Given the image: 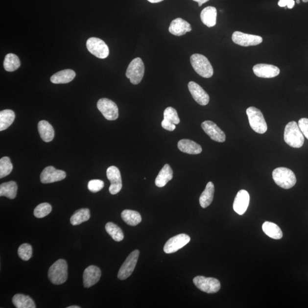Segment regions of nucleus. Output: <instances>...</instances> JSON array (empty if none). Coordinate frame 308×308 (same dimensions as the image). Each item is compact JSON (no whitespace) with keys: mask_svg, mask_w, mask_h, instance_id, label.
<instances>
[{"mask_svg":"<svg viewBox=\"0 0 308 308\" xmlns=\"http://www.w3.org/2000/svg\"><path fill=\"white\" fill-rule=\"evenodd\" d=\"M123 220L131 226H136L142 221L140 213L137 211L125 210L121 213Z\"/></svg>","mask_w":308,"mask_h":308,"instance_id":"nucleus-29","label":"nucleus"},{"mask_svg":"<svg viewBox=\"0 0 308 308\" xmlns=\"http://www.w3.org/2000/svg\"><path fill=\"white\" fill-rule=\"evenodd\" d=\"M295 2L294 0H280L278 5L280 7H288L289 9H292L295 6Z\"/></svg>","mask_w":308,"mask_h":308,"instance_id":"nucleus-42","label":"nucleus"},{"mask_svg":"<svg viewBox=\"0 0 308 308\" xmlns=\"http://www.w3.org/2000/svg\"><path fill=\"white\" fill-rule=\"evenodd\" d=\"M190 61L195 71L201 77L210 78L213 74V69L207 58L200 54H192Z\"/></svg>","mask_w":308,"mask_h":308,"instance_id":"nucleus-4","label":"nucleus"},{"mask_svg":"<svg viewBox=\"0 0 308 308\" xmlns=\"http://www.w3.org/2000/svg\"><path fill=\"white\" fill-rule=\"evenodd\" d=\"M191 240L189 235L182 234L169 238L166 242L164 247V251L166 254H172L185 247Z\"/></svg>","mask_w":308,"mask_h":308,"instance_id":"nucleus-12","label":"nucleus"},{"mask_svg":"<svg viewBox=\"0 0 308 308\" xmlns=\"http://www.w3.org/2000/svg\"><path fill=\"white\" fill-rule=\"evenodd\" d=\"M284 139L289 146L293 148H300L304 143V136L299 124L295 121L289 122L285 128Z\"/></svg>","mask_w":308,"mask_h":308,"instance_id":"nucleus-1","label":"nucleus"},{"mask_svg":"<svg viewBox=\"0 0 308 308\" xmlns=\"http://www.w3.org/2000/svg\"><path fill=\"white\" fill-rule=\"evenodd\" d=\"M38 130L41 139L46 142H50L54 137V130L53 126L46 120H41L38 124Z\"/></svg>","mask_w":308,"mask_h":308,"instance_id":"nucleus-24","label":"nucleus"},{"mask_svg":"<svg viewBox=\"0 0 308 308\" xmlns=\"http://www.w3.org/2000/svg\"><path fill=\"white\" fill-rule=\"evenodd\" d=\"M178 147L183 153L197 155L202 153V148L194 141L189 140H182L179 141Z\"/></svg>","mask_w":308,"mask_h":308,"instance_id":"nucleus-21","label":"nucleus"},{"mask_svg":"<svg viewBox=\"0 0 308 308\" xmlns=\"http://www.w3.org/2000/svg\"><path fill=\"white\" fill-rule=\"evenodd\" d=\"M67 174L60 169H55L53 166H49L44 169L40 175V181L44 184L51 183L64 180Z\"/></svg>","mask_w":308,"mask_h":308,"instance_id":"nucleus-14","label":"nucleus"},{"mask_svg":"<svg viewBox=\"0 0 308 308\" xmlns=\"http://www.w3.org/2000/svg\"><path fill=\"white\" fill-rule=\"evenodd\" d=\"M140 256L139 250H135L129 255L125 261L119 269L118 278L121 280H126L132 274L136 268L138 258Z\"/></svg>","mask_w":308,"mask_h":308,"instance_id":"nucleus-9","label":"nucleus"},{"mask_svg":"<svg viewBox=\"0 0 308 308\" xmlns=\"http://www.w3.org/2000/svg\"><path fill=\"white\" fill-rule=\"evenodd\" d=\"M13 165L9 157H5L0 159V178H3L10 174Z\"/></svg>","mask_w":308,"mask_h":308,"instance_id":"nucleus-35","label":"nucleus"},{"mask_svg":"<svg viewBox=\"0 0 308 308\" xmlns=\"http://www.w3.org/2000/svg\"><path fill=\"white\" fill-rule=\"evenodd\" d=\"M250 196L248 192L244 190H240L235 197L233 208L237 213L242 215L248 209L250 203Z\"/></svg>","mask_w":308,"mask_h":308,"instance_id":"nucleus-18","label":"nucleus"},{"mask_svg":"<svg viewBox=\"0 0 308 308\" xmlns=\"http://www.w3.org/2000/svg\"><path fill=\"white\" fill-rule=\"evenodd\" d=\"M200 19L207 26H214L216 24L217 9L213 6L206 7L200 13Z\"/></svg>","mask_w":308,"mask_h":308,"instance_id":"nucleus-23","label":"nucleus"},{"mask_svg":"<svg viewBox=\"0 0 308 308\" xmlns=\"http://www.w3.org/2000/svg\"><path fill=\"white\" fill-rule=\"evenodd\" d=\"M101 271L100 269L95 265L88 266L85 270L83 280L84 286L85 288H90L97 283L101 278Z\"/></svg>","mask_w":308,"mask_h":308,"instance_id":"nucleus-19","label":"nucleus"},{"mask_svg":"<svg viewBox=\"0 0 308 308\" xmlns=\"http://www.w3.org/2000/svg\"><path fill=\"white\" fill-rule=\"evenodd\" d=\"M89 191L92 192H97L104 188V182L101 180L93 179L89 181L88 186Z\"/></svg>","mask_w":308,"mask_h":308,"instance_id":"nucleus-39","label":"nucleus"},{"mask_svg":"<svg viewBox=\"0 0 308 308\" xmlns=\"http://www.w3.org/2000/svg\"><path fill=\"white\" fill-rule=\"evenodd\" d=\"M232 40L235 44L245 47L257 46L262 42V38L261 36L245 34L238 31L233 34Z\"/></svg>","mask_w":308,"mask_h":308,"instance_id":"nucleus-11","label":"nucleus"},{"mask_svg":"<svg viewBox=\"0 0 308 308\" xmlns=\"http://www.w3.org/2000/svg\"><path fill=\"white\" fill-rule=\"evenodd\" d=\"M246 112L252 130L259 134L265 133L268 129L267 124L261 111L257 107H250Z\"/></svg>","mask_w":308,"mask_h":308,"instance_id":"nucleus-5","label":"nucleus"},{"mask_svg":"<svg viewBox=\"0 0 308 308\" xmlns=\"http://www.w3.org/2000/svg\"><path fill=\"white\" fill-rule=\"evenodd\" d=\"M173 178V171L169 165L166 164L159 172L155 179V185L158 188H164Z\"/></svg>","mask_w":308,"mask_h":308,"instance_id":"nucleus-25","label":"nucleus"},{"mask_svg":"<svg viewBox=\"0 0 308 308\" xmlns=\"http://www.w3.org/2000/svg\"><path fill=\"white\" fill-rule=\"evenodd\" d=\"M162 126L165 130H167L169 131H174L176 129V125L175 124L169 122V121L165 119L162 120Z\"/></svg>","mask_w":308,"mask_h":308,"instance_id":"nucleus-41","label":"nucleus"},{"mask_svg":"<svg viewBox=\"0 0 308 308\" xmlns=\"http://www.w3.org/2000/svg\"><path fill=\"white\" fill-rule=\"evenodd\" d=\"M32 247L29 244H23L18 249L19 257L24 261H28L32 258Z\"/></svg>","mask_w":308,"mask_h":308,"instance_id":"nucleus-37","label":"nucleus"},{"mask_svg":"<svg viewBox=\"0 0 308 308\" xmlns=\"http://www.w3.org/2000/svg\"><path fill=\"white\" fill-rule=\"evenodd\" d=\"M75 77V72L71 69L61 71L52 75L50 81L54 84H64L71 82Z\"/></svg>","mask_w":308,"mask_h":308,"instance_id":"nucleus-22","label":"nucleus"},{"mask_svg":"<svg viewBox=\"0 0 308 308\" xmlns=\"http://www.w3.org/2000/svg\"><path fill=\"white\" fill-rule=\"evenodd\" d=\"M189 91L193 99L200 105L206 106L210 102V96L201 86L196 82L191 81L189 83Z\"/></svg>","mask_w":308,"mask_h":308,"instance_id":"nucleus-16","label":"nucleus"},{"mask_svg":"<svg viewBox=\"0 0 308 308\" xmlns=\"http://www.w3.org/2000/svg\"><path fill=\"white\" fill-rule=\"evenodd\" d=\"M201 126L204 131L211 138V140L217 142H224L226 141V134L216 123L212 121H205L202 123Z\"/></svg>","mask_w":308,"mask_h":308,"instance_id":"nucleus-15","label":"nucleus"},{"mask_svg":"<svg viewBox=\"0 0 308 308\" xmlns=\"http://www.w3.org/2000/svg\"><path fill=\"white\" fill-rule=\"evenodd\" d=\"M147 1L151 3H158L164 1V0H147Z\"/></svg>","mask_w":308,"mask_h":308,"instance_id":"nucleus-44","label":"nucleus"},{"mask_svg":"<svg viewBox=\"0 0 308 308\" xmlns=\"http://www.w3.org/2000/svg\"><path fill=\"white\" fill-rule=\"evenodd\" d=\"M298 124L304 137H306L308 140V119L306 118H303L299 120Z\"/></svg>","mask_w":308,"mask_h":308,"instance_id":"nucleus-40","label":"nucleus"},{"mask_svg":"<svg viewBox=\"0 0 308 308\" xmlns=\"http://www.w3.org/2000/svg\"><path fill=\"white\" fill-rule=\"evenodd\" d=\"M195 286L200 290L207 293H215L220 289V283L216 279L198 276L193 280Z\"/></svg>","mask_w":308,"mask_h":308,"instance_id":"nucleus-7","label":"nucleus"},{"mask_svg":"<svg viewBox=\"0 0 308 308\" xmlns=\"http://www.w3.org/2000/svg\"><path fill=\"white\" fill-rule=\"evenodd\" d=\"M21 65L20 59L15 54L9 53L6 55L3 61V67L7 71L12 72L18 69Z\"/></svg>","mask_w":308,"mask_h":308,"instance_id":"nucleus-33","label":"nucleus"},{"mask_svg":"<svg viewBox=\"0 0 308 308\" xmlns=\"http://www.w3.org/2000/svg\"><path fill=\"white\" fill-rule=\"evenodd\" d=\"M144 74V65L141 58L134 59L128 67L126 77L133 85H138L142 80Z\"/></svg>","mask_w":308,"mask_h":308,"instance_id":"nucleus-6","label":"nucleus"},{"mask_svg":"<svg viewBox=\"0 0 308 308\" xmlns=\"http://www.w3.org/2000/svg\"><path fill=\"white\" fill-rule=\"evenodd\" d=\"M105 229L107 233L116 241H121L124 238L123 231L116 224L112 222L106 224Z\"/></svg>","mask_w":308,"mask_h":308,"instance_id":"nucleus-34","label":"nucleus"},{"mask_svg":"<svg viewBox=\"0 0 308 308\" xmlns=\"http://www.w3.org/2000/svg\"><path fill=\"white\" fill-rule=\"evenodd\" d=\"M48 278L51 283L61 285L68 279V264L64 259H59L52 265L48 271Z\"/></svg>","mask_w":308,"mask_h":308,"instance_id":"nucleus-3","label":"nucleus"},{"mask_svg":"<svg viewBox=\"0 0 308 308\" xmlns=\"http://www.w3.org/2000/svg\"><path fill=\"white\" fill-rule=\"evenodd\" d=\"M214 191L213 183L210 182L207 183L205 191L203 192L199 198L200 205L205 209L212 203Z\"/></svg>","mask_w":308,"mask_h":308,"instance_id":"nucleus-28","label":"nucleus"},{"mask_svg":"<svg viewBox=\"0 0 308 308\" xmlns=\"http://www.w3.org/2000/svg\"><path fill=\"white\" fill-rule=\"evenodd\" d=\"M13 305L17 308H36L35 303L30 297L23 295V294H16L12 299Z\"/></svg>","mask_w":308,"mask_h":308,"instance_id":"nucleus-26","label":"nucleus"},{"mask_svg":"<svg viewBox=\"0 0 308 308\" xmlns=\"http://www.w3.org/2000/svg\"><path fill=\"white\" fill-rule=\"evenodd\" d=\"M98 109L105 118L116 120L119 116L118 108L115 102L107 98H101L97 102Z\"/></svg>","mask_w":308,"mask_h":308,"instance_id":"nucleus-10","label":"nucleus"},{"mask_svg":"<svg viewBox=\"0 0 308 308\" xmlns=\"http://www.w3.org/2000/svg\"><path fill=\"white\" fill-rule=\"evenodd\" d=\"M91 217L90 210L88 209H82L75 211L71 218V223L72 226H77L89 220Z\"/></svg>","mask_w":308,"mask_h":308,"instance_id":"nucleus-32","label":"nucleus"},{"mask_svg":"<svg viewBox=\"0 0 308 308\" xmlns=\"http://www.w3.org/2000/svg\"><path fill=\"white\" fill-rule=\"evenodd\" d=\"M254 74L257 77L264 78H271L276 77L280 74V69L276 66L261 64L254 66Z\"/></svg>","mask_w":308,"mask_h":308,"instance_id":"nucleus-17","label":"nucleus"},{"mask_svg":"<svg viewBox=\"0 0 308 308\" xmlns=\"http://www.w3.org/2000/svg\"><path fill=\"white\" fill-rule=\"evenodd\" d=\"M272 176L276 184L284 189H291L297 182L295 174L288 168H276L272 172Z\"/></svg>","mask_w":308,"mask_h":308,"instance_id":"nucleus-2","label":"nucleus"},{"mask_svg":"<svg viewBox=\"0 0 308 308\" xmlns=\"http://www.w3.org/2000/svg\"><path fill=\"white\" fill-rule=\"evenodd\" d=\"M193 1L198 2L199 6H201L203 3L210 1V0H193Z\"/></svg>","mask_w":308,"mask_h":308,"instance_id":"nucleus-43","label":"nucleus"},{"mask_svg":"<svg viewBox=\"0 0 308 308\" xmlns=\"http://www.w3.org/2000/svg\"><path fill=\"white\" fill-rule=\"evenodd\" d=\"M164 119L176 125L180 123V119L176 110L172 107L166 108L164 112Z\"/></svg>","mask_w":308,"mask_h":308,"instance_id":"nucleus-38","label":"nucleus"},{"mask_svg":"<svg viewBox=\"0 0 308 308\" xmlns=\"http://www.w3.org/2000/svg\"><path fill=\"white\" fill-rule=\"evenodd\" d=\"M169 33L176 36L185 35L192 30L191 25L181 18L176 19L170 24L168 29Z\"/></svg>","mask_w":308,"mask_h":308,"instance_id":"nucleus-20","label":"nucleus"},{"mask_svg":"<svg viewBox=\"0 0 308 308\" xmlns=\"http://www.w3.org/2000/svg\"><path fill=\"white\" fill-rule=\"evenodd\" d=\"M262 231L268 237L273 239H280L283 236V232L278 225L265 221L262 226Z\"/></svg>","mask_w":308,"mask_h":308,"instance_id":"nucleus-27","label":"nucleus"},{"mask_svg":"<svg viewBox=\"0 0 308 308\" xmlns=\"http://www.w3.org/2000/svg\"><path fill=\"white\" fill-rule=\"evenodd\" d=\"M300 0H296V2H297V3H300Z\"/></svg>","mask_w":308,"mask_h":308,"instance_id":"nucleus-47","label":"nucleus"},{"mask_svg":"<svg viewBox=\"0 0 308 308\" xmlns=\"http://www.w3.org/2000/svg\"><path fill=\"white\" fill-rule=\"evenodd\" d=\"M86 47L92 54L100 59H105L109 56L108 46L101 39L98 38H90L86 42Z\"/></svg>","mask_w":308,"mask_h":308,"instance_id":"nucleus-8","label":"nucleus"},{"mask_svg":"<svg viewBox=\"0 0 308 308\" xmlns=\"http://www.w3.org/2000/svg\"><path fill=\"white\" fill-rule=\"evenodd\" d=\"M17 185L14 181L3 183L0 185V196H5L10 199L16 198Z\"/></svg>","mask_w":308,"mask_h":308,"instance_id":"nucleus-30","label":"nucleus"},{"mask_svg":"<svg viewBox=\"0 0 308 308\" xmlns=\"http://www.w3.org/2000/svg\"><path fill=\"white\" fill-rule=\"evenodd\" d=\"M106 175L109 180L111 185L109 192L111 194L116 195L122 188V178H121L119 169L116 166H111L107 169Z\"/></svg>","mask_w":308,"mask_h":308,"instance_id":"nucleus-13","label":"nucleus"},{"mask_svg":"<svg viewBox=\"0 0 308 308\" xmlns=\"http://www.w3.org/2000/svg\"><path fill=\"white\" fill-rule=\"evenodd\" d=\"M302 1H303L304 2H308V0H302Z\"/></svg>","mask_w":308,"mask_h":308,"instance_id":"nucleus-46","label":"nucleus"},{"mask_svg":"<svg viewBox=\"0 0 308 308\" xmlns=\"http://www.w3.org/2000/svg\"><path fill=\"white\" fill-rule=\"evenodd\" d=\"M67 308H81V307L79 306H73L69 307Z\"/></svg>","mask_w":308,"mask_h":308,"instance_id":"nucleus-45","label":"nucleus"},{"mask_svg":"<svg viewBox=\"0 0 308 308\" xmlns=\"http://www.w3.org/2000/svg\"><path fill=\"white\" fill-rule=\"evenodd\" d=\"M15 119V114L12 110H4L0 112V131L8 129Z\"/></svg>","mask_w":308,"mask_h":308,"instance_id":"nucleus-31","label":"nucleus"},{"mask_svg":"<svg viewBox=\"0 0 308 308\" xmlns=\"http://www.w3.org/2000/svg\"><path fill=\"white\" fill-rule=\"evenodd\" d=\"M52 210L50 204L47 203H41L38 205L34 210V215L37 218H43L49 214Z\"/></svg>","mask_w":308,"mask_h":308,"instance_id":"nucleus-36","label":"nucleus"}]
</instances>
